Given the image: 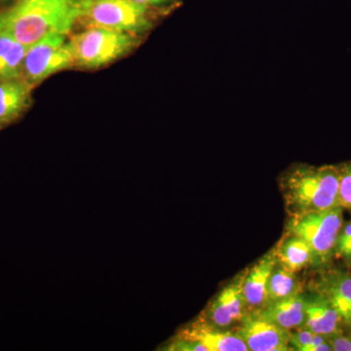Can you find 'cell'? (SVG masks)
Returning a JSON list of instances; mask_svg holds the SVG:
<instances>
[{
  "mask_svg": "<svg viewBox=\"0 0 351 351\" xmlns=\"http://www.w3.org/2000/svg\"><path fill=\"white\" fill-rule=\"evenodd\" d=\"M32 84L25 80L0 82V124L15 119L29 104Z\"/></svg>",
  "mask_w": 351,
  "mask_h": 351,
  "instance_id": "obj_14",
  "label": "cell"
},
{
  "mask_svg": "<svg viewBox=\"0 0 351 351\" xmlns=\"http://www.w3.org/2000/svg\"><path fill=\"white\" fill-rule=\"evenodd\" d=\"M343 228L341 207L290 217L287 233L301 237L313 249L316 262H324L335 250Z\"/></svg>",
  "mask_w": 351,
  "mask_h": 351,
  "instance_id": "obj_5",
  "label": "cell"
},
{
  "mask_svg": "<svg viewBox=\"0 0 351 351\" xmlns=\"http://www.w3.org/2000/svg\"><path fill=\"white\" fill-rule=\"evenodd\" d=\"M277 263L274 248L265 254L250 269L244 270L242 291L248 313L261 311L267 304V284Z\"/></svg>",
  "mask_w": 351,
  "mask_h": 351,
  "instance_id": "obj_10",
  "label": "cell"
},
{
  "mask_svg": "<svg viewBox=\"0 0 351 351\" xmlns=\"http://www.w3.org/2000/svg\"><path fill=\"white\" fill-rule=\"evenodd\" d=\"M341 324L339 313L324 298L317 295L306 299V321L302 327L330 338L341 332Z\"/></svg>",
  "mask_w": 351,
  "mask_h": 351,
  "instance_id": "obj_13",
  "label": "cell"
},
{
  "mask_svg": "<svg viewBox=\"0 0 351 351\" xmlns=\"http://www.w3.org/2000/svg\"><path fill=\"white\" fill-rule=\"evenodd\" d=\"M277 262L295 272L316 262L313 249L301 237L287 233L276 247Z\"/></svg>",
  "mask_w": 351,
  "mask_h": 351,
  "instance_id": "obj_15",
  "label": "cell"
},
{
  "mask_svg": "<svg viewBox=\"0 0 351 351\" xmlns=\"http://www.w3.org/2000/svg\"><path fill=\"white\" fill-rule=\"evenodd\" d=\"M331 346L332 350L334 351H351V338L350 337L343 336L339 334L327 338Z\"/></svg>",
  "mask_w": 351,
  "mask_h": 351,
  "instance_id": "obj_20",
  "label": "cell"
},
{
  "mask_svg": "<svg viewBox=\"0 0 351 351\" xmlns=\"http://www.w3.org/2000/svg\"><path fill=\"white\" fill-rule=\"evenodd\" d=\"M75 64L69 41L64 34L46 36L27 48L23 73L31 84Z\"/></svg>",
  "mask_w": 351,
  "mask_h": 351,
  "instance_id": "obj_6",
  "label": "cell"
},
{
  "mask_svg": "<svg viewBox=\"0 0 351 351\" xmlns=\"http://www.w3.org/2000/svg\"><path fill=\"white\" fill-rule=\"evenodd\" d=\"M306 306V299L300 293L267 304L261 311H256V313L286 331L292 332L304 326Z\"/></svg>",
  "mask_w": 351,
  "mask_h": 351,
  "instance_id": "obj_12",
  "label": "cell"
},
{
  "mask_svg": "<svg viewBox=\"0 0 351 351\" xmlns=\"http://www.w3.org/2000/svg\"><path fill=\"white\" fill-rule=\"evenodd\" d=\"M339 168V202L341 208L351 209V162Z\"/></svg>",
  "mask_w": 351,
  "mask_h": 351,
  "instance_id": "obj_18",
  "label": "cell"
},
{
  "mask_svg": "<svg viewBox=\"0 0 351 351\" xmlns=\"http://www.w3.org/2000/svg\"><path fill=\"white\" fill-rule=\"evenodd\" d=\"M316 289L317 294L336 309L341 323L351 326V276L341 272L325 274Z\"/></svg>",
  "mask_w": 351,
  "mask_h": 351,
  "instance_id": "obj_11",
  "label": "cell"
},
{
  "mask_svg": "<svg viewBox=\"0 0 351 351\" xmlns=\"http://www.w3.org/2000/svg\"><path fill=\"white\" fill-rule=\"evenodd\" d=\"M335 252L343 258H351V223L341 228L337 239Z\"/></svg>",
  "mask_w": 351,
  "mask_h": 351,
  "instance_id": "obj_19",
  "label": "cell"
},
{
  "mask_svg": "<svg viewBox=\"0 0 351 351\" xmlns=\"http://www.w3.org/2000/svg\"><path fill=\"white\" fill-rule=\"evenodd\" d=\"M27 48L10 34L0 32V82L20 80Z\"/></svg>",
  "mask_w": 351,
  "mask_h": 351,
  "instance_id": "obj_16",
  "label": "cell"
},
{
  "mask_svg": "<svg viewBox=\"0 0 351 351\" xmlns=\"http://www.w3.org/2000/svg\"><path fill=\"white\" fill-rule=\"evenodd\" d=\"M350 338H351V337H350Z\"/></svg>",
  "mask_w": 351,
  "mask_h": 351,
  "instance_id": "obj_22",
  "label": "cell"
},
{
  "mask_svg": "<svg viewBox=\"0 0 351 351\" xmlns=\"http://www.w3.org/2000/svg\"><path fill=\"white\" fill-rule=\"evenodd\" d=\"M82 12V0H17L0 14V32L29 47L46 36H66Z\"/></svg>",
  "mask_w": 351,
  "mask_h": 351,
  "instance_id": "obj_1",
  "label": "cell"
},
{
  "mask_svg": "<svg viewBox=\"0 0 351 351\" xmlns=\"http://www.w3.org/2000/svg\"><path fill=\"white\" fill-rule=\"evenodd\" d=\"M167 350L248 351L243 341L230 330L219 329L198 318L173 339Z\"/></svg>",
  "mask_w": 351,
  "mask_h": 351,
  "instance_id": "obj_7",
  "label": "cell"
},
{
  "mask_svg": "<svg viewBox=\"0 0 351 351\" xmlns=\"http://www.w3.org/2000/svg\"><path fill=\"white\" fill-rule=\"evenodd\" d=\"M300 293H302L301 284L295 276V272L291 271L277 263L267 284V300L265 306Z\"/></svg>",
  "mask_w": 351,
  "mask_h": 351,
  "instance_id": "obj_17",
  "label": "cell"
},
{
  "mask_svg": "<svg viewBox=\"0 0 351 351\" xmlns=\"http://www.w3.org/2000/svg\"><path fill=\"white\" fill-rule=\"evenodd\" d=\"M279 184L290 217L341 207L338 167L295 165L282 175Z\"/></svg>",
  "mask_w": 351,
  "mask_h": 351,
  "instance_id": "obj_2",
  "label": "cell"
},
{
  "mask_svg": "<svg viewBox=\"0 0 351 351\" xmlns=\"http://www.w3.org/2000/svg\"><path fill=\"white\" fill-rule=\"evenodd\" d=\"M135 1L144 4V5H151V4L162 3V2L167 1V0H135Z\"/></svg>",
  "mask_w": 351,
  "mask_h": 351,
  "instance_id": "obj_21",
  "label": "cell"
},
{
  "mask_svg": "<svg viewBox=\"0 0 351 351\" xmlns=\"http://www.w3.org/2000/svg\"><path fill=\"white\" fill-rule=\"evenodd\" d=\"M243 277L244 271L221 289L208 304L200 319L223 330L241 324L248 314L242 291Z\"/></svg>",
  "mask_w": 351,
  "mask_h": 351,
  "instance_id": "obj_8",
  "label": "cell"
},
{
  "mask_svg": "<svg viewBox=\"0 0 351 351\" xmlns=\"http://www.w3.org/2000/svg\"><path fill=\"white\" fill-rule=\"evenodd\" d=\"M80 20L89 27H105L123 32H141L149 29L147 5L135 0H82Z\"/></svg>",
  "mask_w": 351,
  "mask_h": 351,
  "instance_id": "obj_4",
  "label": "cell"
},
{
  "mask_svg": "<svg viewBox=\"0 0 351 351\" xmlns=\"http://www.w3.org/2000/svg\"><path fill=\"white\" fill-rule=\"evenodd\" d=\"M235 334L250 351L293 350L290 345L291 332L277 326L256 313L247 314L235 330Z\"/></svg>",
  "mask_w": 351,
  "mask_h": 351,
  "instance_id": "obj_9",
  "label": "cell"
},
{
  "mask_svg": "<svg viewBox=\"0 0 351 351\" xmlns=\"http://www.w3.org/2000/svg\"><path fill=\"white\" fill-rule=\"evenodd\" d=\"M136 41L128 32L93 27L73 36L69 43L75 64L96 69L123 57Z\"/></svg>",
  "mask_w": 351,
  "mask_h": 351,
  "instance_id": "obj_3",
  "label": "cell"
}]
</instances>
